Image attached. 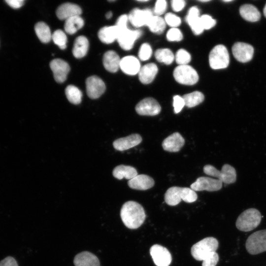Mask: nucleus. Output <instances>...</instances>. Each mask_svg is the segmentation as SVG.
<instances>
[{
  "label": "nucleus",
  "instance_id": "f257e3e1",
  "mask_svg": "<svg viewBox=\"0 0 266 266\" xmlns=\"http://www.w3.org/2000/svg\"><path fill=\"white\" fill-rule=\"evenodd\" d=\"M120 216L127 228L135 229L143 223L146 215L143 207L139 203L130 200L123 205Z\"/></svg>",
  "mask_w": 266,
  "mask_h": 266
},
{
  "label": "nucleus",
  "instance_id": "f03ea898",
  "mask_svg": "<svg viewBox=\"0 0 266 266\" xmlns=\"http://www.w3.org/2000/svg\"><path fill=\"white\" fill-rule=\"evenodd\" d=\"M197 198L196 192L187 187H171L166 190L165 194V201L170 206L178 204L181 200L188 203L193 202Z\"/></svg>",
  "mask_w": 266,
  "mask_h": 266
},
{
  "label": "nucleus",
  "instance_id": "7ed1b4c3",
  "mask_svg": "<svg viewBox=\"0 0 266 266\" xmlns=\"http://www.w3.org/2000/svg\"><path fill=\"white\" fill-rule=\"evenodd\" d=\"M262 215L256 208H249L242 212L238 217L235 225L237 229L242 232H249L257 228L261 223Z\"/></svg>",
  "mask_w": 266,
  "mask_h": 266
},
{
  "label": "nucleus",
  "instance_id": "20e7f679",
  "mask_svg": "<svg viewBox=\"0 0 266 266\" xmlns=\"http://www.w3.org/2000/svg\"><path fill=\"white\" fill-rule=\"evenodd\" d=\"M219 242L213 237H207L193 245L191 252L192 256L197 261H203L208 256L216 252Z\"/></svg>",
  "mask_w": 266,
  "mask_h": 266
},
{
  "label": "nucleus",
  "instance_id": "39448f33",
  "mask_svg": "<svg viewBox=\"0 0 266 266\" xmlns=\"http://www.w3.org/2000/svg\"><path fill=\"white\" fill-rule=\"evenodd\" d=\"M203 169L206 174L217 177L222 183L225 184L233 183L236 179V172L235 168L229 164L224 165L220 171L210 165H205Z\"/></svg>",
  "mask_w": 266,
  "mask_h": 266
},
{
  "label": "nucleus",
  "instance_id": "423d86ee",
  "mask_svg": "<svg viewBox=\"0 0 266 266\" xmlns=\"http://www.w3.org/2000/svg\"><path fill=\"white\" fill-rule=\"evenodd\" d=\"M229 62V54L224 45H217L211 50L209 55V62L212 69L225 68L228 66Z\"/></svg>",
  "mask_w": 266,
  "mask_h": 266
},
{
  "label": "nucleus",
  "instance_id": "0eeeda50",
  "mask_svg": "<svg viewBox=\"0 0 266 266\" xmlns=\"http://www.w3.org/2000/svg\"><path fill=\"white\" fill-rule=\"evenodd\" d=\"M246 249L251 255H257L266 251V230L255 232L247 239Z\"/></svg>",
  "mask_w": 266,
  "mask_h": 266
},
{
  "label": "nucleus",
  "instance_id": "6e6552de",
  "mask_svg": "<svg viewBox=\"0 0 266 266\" xmlns=\"http://www.w3.org/2000/svg\"><path fill=\"white\" fill-rule=\"evenodd\" d=\"M175 80L179 83L186 85H193L199 80L197 71L188 65H179L173 71Z\"/></svg>",
  "mask_w": 266,
  "mask_h": 266
},
{
  "label": "nucleus",
  "instance_id": "1a4fd4ad",
  "mask_svg": "<svg viewBox=\"0 0 266 266\" xmlns=\"http://www.w3.org/2000/svg\"><path fill=\"white\" fill-rule=\"evenodd\" d=\"M135 108L137 114L143 116L157 115L161 110L159 102L152 98L143 99L136 105Z\"/></svg>",
  "mask_w": 266,
  "mask_h": 266
},
{
  "label": "nucleus",
  "instance_id": "9d476101",
  "mask_svg": "<svg viewBox=\"0 0 266 266\" xmlns=\"http://www.w3.org/2000/svg\"><path fill=\"white\" fill-rule=\"evenodd\" d=\"M222 187V182L218 179L208 177H200L190 185V188L196 191H207L213 192L220 190Z\"/></svg>",
  "mask_w": 266,
  "mask_h": 266
},
{
  "label": "nucleus",
  "instance_id": "9b49d317",
  "mask_svg": "<svg viewBox=\"0 0 266 266\" xmlns=\"http://www.w3.org/2000/svg\"><path fill=\"white\" fill-rule=\"evenodd\" d=\"M142 34L140 30H132L128 28L119 31L117 39L120 47L125 50H131L137 39Z\"/></svg>",
  "mask_w": 266,
  "mask_h": 266
},
{
  "label": "nucleus",
  "instance_id": "f8f14e48",
  "mask_svg": "<svg viewBox=\"0 0 266 266\" xmlns=\"http://www.w3.org/2000/svg\"><path fill=\"white\" fill-rule=\"evenodd\" d=\"M150 253L157 266H168L171 262L172 257L170 252L161 245H153L150 249Z\"/></svg>",
  "mask_w": 266,
  "mask_h": 266
},
{
  "label": "nucleus",
  "instance_id": "ddd939ff",
  "mask_svg": "<svg viewBox=\"0 0 266 266\" xmlns=\"http://www.w3.org/2000/svg\"><path fill=\"white\" fill-rule=\"evenodd\" d=\"M152 11L149 9H133L128 15L129 21L134 27L139 28L147 26L148 22L153 16Z\"/></svg>",
  "mask_w": 266,
  "mask_h": 266
},
{
  "label": "nucleus",
  "instance_id": "4468645a",
  "mask_svg": "<svg viewBox=\"0 0 266 266\" xmlns=\"http://www.w3.org/2000/svg\"><path fill=\"white\" fill-rule=\"evenodd\" d=\"M86 86L87 95L92 99H98L105 90L104 82L95 75L90 76L86 79Z\"/></svg>",
  "mask_w": 266,
  "mask_h": 266
},
{
  "label": "nucleus",
  "instance_id": "2eb2a0df",
  "mask_svg": "<svg viewBox=\"0 0 266 266\" xmlns=\"http://www.w3.org/2000/svg\"><path fill=\"white\" fill-rule=\"evenodd\" d=\"M232 52L234 57L238 61L246 63L252 59L254 54V49L249 44L236 42L232 47Z\"/></svg>",
  "mask_w": 266,
  "mask_h": 266
},
{
  "label": "nucleus",
  "instance_id": "dca6fc26",
  "mask_svg": "<svg viewBox=\"0 0 266 266\" xmlns=\"http://www.w3.org/2000/svg\"><path fill=\"white\" fill-rule=\"evenodd\" d=\"M50 66L56 82L63 83L66 80L70 67L66 61L60 59H54L50 62Z\"/></svg>",
  "mask_w": 266,
  "mask_h": 266
},
{
  "label": "nucleus",
  "instance_id": "f3484780",
  "mask_svg": "<svg viewBox=\"0 0 266 266\" xmlns=\"http://www.w3.org/2000/svg\"><path fill=\"white\" fill-rule=\"evenodd\" d=\"M141 141V136L139 134L133 133L115 140L113 145L116 150L123 151L138 145Z\"/></svg>",
  "mask_w": 266,
  "mask_h": 266
},
{
  "label": "nucleus",
  "instance_id": "a211bd4d",
  "mask_svg": "<svg viewBox=\"0 0 266 266\" xmlns=\"http://www.w3.org/2000/svg\"><path fill=\"white\" fill-rule=\"evenodd\" d=\"M184 144V138L180 133L175 132L164 140L162 142V147L165 151L177 152L180 150Z\"/></svg>",
  "mask_w": 266,
  "mask_h": 266
},
{
  "label": "nucleus",
  "instance_id": "6ab92c4d",
  "mask_svg": "<svg viewBox=\"0 0 266 266\" xmlns=\"http://www.w3.org/2000/svg\"><path fill=\"white\" fill-rule=\"evenodd\" d=\"M186 21L195 34L200 35L203 32L204 29L200 21V10L197 6L190 8Z\"/></svg>",
  "mask_w": 266,
  "mask_h": 266
},
{
  "label": "nucleus",
  "instance_id": "aec40b11",
  "mask_svg": "<svg viewBox=\"0 0 266 266\" xmlns=\"http://www.w3.org/2000/svg\"><path fill=\"white\" fill-rule=\"evenodd\" d=\"M82 13L81 8L71 3H65L59 6L56 10V15L60 20H66L69 18L80 16Z\"/></svg>",
  "mask_w": 266,
  "mask_h": 266
},
{
  "label": "nucleus",
  "instance_id": "412c9836",
  "mask_svg": "<svg viewBox=\"0 0 266 266\" xmlns=\"http://www.w3.org/2000/svg\"><path fill=\"white\" fill-rule=\"evenodd\" d=\"M154 179L146 174H139L128 182V186L132 189L146 190L154 185Z\"/></svg>",
  "mask_w": 266,
  "mask_h": 266
},
{
  "label": "nucleus",
  "instance_id": "4be33fe9",
  "mask_svg": "<svg viewBox=\"0 0 266 266\" xmlns=\"http://www.w3.org/2000/svg\"><path fill=\"white\" fill-rule=\"evenodd\" d=\"M120 68L126 74L133 75L138 73L141 67L140 62L136 57L128 56L121 59Z\"/></svg>",
  "mask_w": 266,
  "mask_h": 266
},
{
  "label": "nucleus",
  "instance_id": "5701e85b",
  "mask_svg": "<svg viewBox=\"0 0 266 266\" xmlns=\"http://www.w3.org/2000/svg\"><path fill=\"white\" fill-rule=\"evenodd\" d=\"M158 68L157 65L150 63L141 67L138 74L140 81L144 84L150 83L154 79Z\"/></svg>",
  "mask_w": 266,
  "mask_h": 266
},
{
  "label": "nucleus",
  "instance_id": "b1692460",
  "mask_svg": "<svg viewBox=\"0 0 266 266\" xmlns=\"http://www.w3.org/2000/svg\"><path fill=\"white\" fill-rule=\"evenodd\" d=\"M73 263L75 266H100L97 257L88 251L82 252L76 255Z\"/></svg>",
  "mask_w": 266,
  "mask_h": 266
},
{
  "label": "nucleus",
  "instance_id": "393cba45",
  "mask_svg": "<svg viewBox=\"0 0 266 266\" xmlns=\"http://www.w3.org/2000/svg\"><path fill=\"white\" fill-rule=\"evenodd\" d=\"M102 61L104 67L109 72H115L120 68L121 59L114 51L110 50L105 52Z\"/></svg>",
  "mask_w": 266,
  "mask_h": 266
},
{
  "label": "nucleus",
  "instance_id": "a878e982",
  "mask_svg": "<svg viewBox=\"0 0 266 266\" xmlns=\"http://www.w3.org/2000/svg\"><path fill=\"white\" fill-rule=\"evenodd\" d=\"M119 31L116 25L105 26L100 30L98 37L103 43L109 44L117 40Z\"/></svg>",
  "mask_w": 266,
  "mask_h": 266
},
{
  "label": "nucleus",
  "instance_id": "bb28decb",
  "mask_svg": "<svg viewBox=\"0 0 266 266\" xmlns=\"http://www.w3.org/2000/svg\"><path fill=\"white\" fill-rule=\"evenodd\" d=\"M112 173L114 177L119 180L124 178L131 180L138 175L136 169L134 167L123 165L116 166Z\"/></svg>",
  "mask_w": 266,
  "mask_h": 266
},
{
  "label": "nucleus",
  "instance_id": "cd10ccee",
  "mask_svg": "<svg viewBox=\"0 0 266 266\" xmlns=\"http://www.w3.org/2000/svg\"><path fill=\"white\" fill-rule=\"evenodd\" d=\"M239 12L243 19L249 22H256L261 17V14L257 8L250 4L242 5L239 8Z\"/></svg>",
  "mask_w": 266,
  "mask_h": 266
},
{
  "label": "nucleus",
  "instance_id": "c85d7f7f",
  "mask_svg": "<svg viewBox=\"0 0 266 266\" xmlns=\"http://www.w3.org/2000/svg\"><path fill=\"white\" fill-rule=\"evenodd\" d=\"M88 48L87 38L83 35L79 36L75 40L72 49L73 55L76 58H82L86 55Z\"/></svg>",
  "mask_w": 266,
  "mask_h": 266
},
{
  "label": "nucleus",
  "instance_id": "c756f323",
  "mask_svg": "<svg viewBox=\"0 0 266 266\" xmlns=\"http://www.w3.org/2000/svg\"><path fill=\"white\" fill-rule=\"evenodd\" d=\"M83 25V19L80 16H76L65 21L64 28L67 33L72 34L82 28Z\"/></svg>",
  "mask_w": 266,
  "mask_h": 266
},
{
  "label": "nucleus",
  "instance_id": "7c9ffc66",
  "mask_svg": "<svg viewBox=\"0 0 266 266\" xmlns=\"http://www.w3.org/2000/svg\"><path fill=\"white\" fill-rule=\"evenodd\" d=\"M34 30L38 38L43 43H47L52 38L50 28L44 22H39L36 23L34 26Z\"/></svg>",
  "mask_w": 266,
  "mask_h": 266
},
{
  "label": "nucleus",
  "instance_id": "2f4dec72",
  "mask_svg": "<svg viewBox=\"0 0 266 266\" xmlns=\"http://www.w3.org/2000/svg\"><path fill=\"white\" fill-rule=\"evenodd\" d=\"M185 106L191 108L201 103L204 99L203 94L200 91H194L182 97Z\"/></svg>",
  "mask_w": 266,
  "mask_h": 266
},
{
  "label": "nucleus",
  "instance_id": "473e14b6",
  "mask_svg": "<svg viewBox=\"0 0 266 266\" xmlns=\"http://www.w3.org/2000/svg\"><path fill=\"white\" fill-rule=\"evenodd\" d=\"M165 20L160 16L153 15L148 22L147 26L152 33L160 34L166 28Z\"/></svg>",
  "mask_w": 266,
  "mask_h": 266
},
{
  "label": "nucleus",
  "instance_id": "72a5a7b5",
  "mask_svg": "<svg viewBox=\"0 0 266 266\" xmlns=\"http://www.w3.org/2000/svg\"><path fill=\"white\" fill-rule=\"evenodd\" d=\"M156 60L166 65H170L173 62L175 57L172 52L168 48L157 49L155 53Z\"/></svg>",
  "mask_w": 266,
  "mask_h": 266
},
{
  "label": "nucleus",
  "instance_id": "f704fd0d",
  "mask_svg": "<svg viewBox=\"0 0 266 266\" xmlns=\"http://www.w3.org/2000/svg\"><path fill=\"white\" fill-rule=\"evenodd\" d=\"M66 97L68 101L74 104H79L82 100L81 91L74 85H68L65 90Z\"/></svg>",
  "mask_w": 266,
  "mask_h": 266
},
{
  "label": "nucleus",
  "instance_id": "c9c22d12",
  "mask_svg": "<svg viewBox=\"0 0 266 266\" xmlns=\"http://www.w3.org/2000/svg\"><path fill=\"white\" fill-rule=\"evenodd\" d=\"M52 38L60 49L63 50L66 48L67 37L63 31L61 30L55 31L52 35Z\"/></svg>",
  "mask_w": 266,
  "mask_h": 266
},
{
  "label": "nucleus",
  "instance_id": "e433bc0d",
  "mask_svg": "<svg viewBox=\"0 0 266 266\" xmlns=\"http://www.w3.org/2000/svg\"><path fill=\"white\" fill-rule=\"evenodd\" d=\"M176 63L179 65H187L191 60L190 53L184 49L178 50L175 56Z\"/></svg>",
  "mask_w": 266,
  "mask_h": 266
},
{
  "label": "nucleus",
  "instance_id": "4c0bfd02",
  "mask_svg": "<svg viewBox=\"0 0 266 266\" xmlns=\"http://www.w3.org/2000/svg\"><path fill=\"white\" fill-rule=\"evenodd\" d=\"M152 54L151 46L147 43H143L138 52V57L141 61H146L149 59Z\"/></svg>",
  "mask_w": 266,
  "mask_h": 266
},
{
  "label": "nucleus",
  "instance_id": "58836bf2",
  "mask_svg": "<svg viewBox=\"0 0 266 266\" xmlns=\"http://www.w3.org/2000/svg\"><path fill=\"white\" fill-rule=\"evenodd\" d=\"M165 21L169 26L174 28L181 24L180 18L172 13H167L165 16Z\"/></svg>",
  "mask_w": 266,
  "mask_h": 266
},
{
  "label": "nucleus",
  "instance_id": "ea45409f",
  "mask_svg": "<svg viewBox=\"0 0 266 266\" xmlns=\"http://www.w3.org/2000/svg\"><path fill=\"white\" fill-rule=\"evenodd\" d=\"M166 38L170 41H180L183 38V34L178 28H171L167 32Z\"/></svg>",
  "mask_w": 266,
  "mask_h": 266
},
{
  "label": "nucleus",
  "instance_id": "a19ab883",
  "mask_svg": "<svg viewBox=\"0 0 266 266\" xmlns=\"http://www.w3.org/2000/svg\"><path fill=\"white\" fill-rule=\"evenodd\" d=\"M202 26L204 30H209L216 25V20L211 16L204 14L200 17Z\"/></svg>",
  "mask_w": 266,
  "mask_h": 266
},
{
  "label": "nucleus",
  "instance_id": "79ce46f5",
  "mask_svg": "<svg viewBox=\"0 0 266 266\" xmlns=\"http://www.w3.org/2000/svg\"><path fill=\"white\" fill-rule=\"evenodd\" d=\"M167 8V2L165 0H158L155 4L154 8V13L155 15L160 16L166 11Z\"/></svg>",
  "mask_w": 266,
  "mask_h": 266
},
{
  "label": "nucleus",
  "instance_id": "37998d69",
  "mask_svg": "<svg viewBox=\"0 0 266 266\" xmlns=\"http://www.w3.org/2000/svg\"><path fill=\"white\" fill-rule=\"evenodd\" d=\"M219 255L213 252L202 261V266H216L219 261Z\"/></svg>",
  "mask_w": 266,
  "mask_h": 266
},
{
  "label": "nucleus",
  "instance_id": "c03bdc74",
  "mask_svg": "<svg viewBox=\"0 0 266 266\" xmlns=\"http://www.w3.org/2000/svg\"><path fill=\"white\" fill-rule=\"evenodd\" d=\"M173 106L174 113H179L185 105L184 100L182 97L178 95H175L173 98Z\"/></svg>",
  "mask_w": 266,
  "mask_h": 266
},
{
  "label": "nucleus",
  "instance_id": "a18cd8bd",
  "mask_svg": "<svg viewBox=\"0 0 266 266\" xmlns=\"http://www.w3.org/2000/svg\"><path fill=\"white\" fill-rule=\"evenodd\" d=\"M128 21V16L126 14L121 15L118 18L116 23V26L119 31L128 28L127 23Z\"/></svg>",
  "mask_w": 266,
  "mask_h": 266
},
{
  "label": "nucleus",
  "instance_id": "49530a36",
  "mask_svg": "<svg viewBox=\"0 0 266 266\" xmlns=\"http://www.w3.org/2000/svg\"><path fill=\"white\" fill-rule=\"evenodd\" d=\"M171 4L173 11L179 12L184 8L186 3L183 0H172L171 1Z\"/></svg>",
  "mask_w": 266,
  "mask_h": 266
},
{
  "label": "nucleus",
  "instance_id": "de8ad7c7",
  "mask_svg": "<svg viewBox=\"0 0 266 266\" xmlns=\"http://www.w3.org/2000/svg\"><path fill=\"white\" fill-rule=\"evenodd\" d=\"M0 266H18V265L14 258L8 256L0 262Z\"/></svg>",
  "mask_w": 266,
  "mask_h": 266
},
{
  "label": "nucleus",
  "instance_id": "09e8293b",
  "mask_svg": "<svg viewBox=\"0 0 266 266\" xmlns=\"http://www.w3.org/2000/svg\"><path fill=\"white\" fill-rule=\"evenodd\" d=\"M6 2L13 8H19L21 7L24 1L23 0H7Z\"/></svg>",
  "mask_w": 266,
  "mask_h": 266
},
{
  "label": "nucleus",
  "instance_id": "8fccbe9b",
  "mask_svg": "<svg viewBox=\"0 0 266 266\" xmlns=\"http://www.w3.org/2000/svg\"><path fill=\"white\" fill-rule=\"evenodd\" d=\"M112 13L111 11L108 12L105 15L106 18L107 19H110L112 17Z\"/></svg>",
  "mask_w": 266,
  "mask_h": 266
},
{
  "label": "nucleus",
  "instance_id": "3c124183",
  "mask_svg": "<svg viewBox=\"0 0 266 266\" xmlns=\"http://www.w3.org/2000/svg\"><path fill=\"white\" fill-rule=\"evenodd\" d=\"M264 14L265 16V17H266V4L264 7Z\"/></svg>",
  "mask_w": 266,
  "mask_h": 266
},
{
  "label": "nucleus",
  "instance_id": "603ef678",
  "mask_svg": "<svg viewBox=\"0 0 266 266\" xmlns=\"http://www.w3.org/2000/svg\"><path fill=\"white\" fill-rule=\"evenodd\" d=\"M210 0H200V2H208V1H209Z\"/></svg>",
  "mask_w": 266,
  "mask_h": 266
},
{
  "label": "nucleus",
  "instance_id": "864d4df0",
  "mask_svg": "<svg viewBox=\"0 0 266 266\" xmlns=\"http://www.w3.org/2000/svg\"><path fill=\"white\" fill-rule=\"evenodd\" d=\"M232 0H224V2H231L232 1Z\"/></svg>",
  "mask_w": 266,
  "mask_h": 266
},
{
  "label": "nucleus",
  "instance_id": "5fc2aeb1",
  "mask_svg": "<svg viewBox=\"0 0 266 266\" xmlns=\"http://www.w3.org/2000/svg\"><path fill=\"white\" fill-rule=\"evenodd\" d=\"M147 0H139V1H140V2H145V1H147Z\"/></svg>",
  "mask_w": 266,
  "mask_h": 266
}]
</instances>
